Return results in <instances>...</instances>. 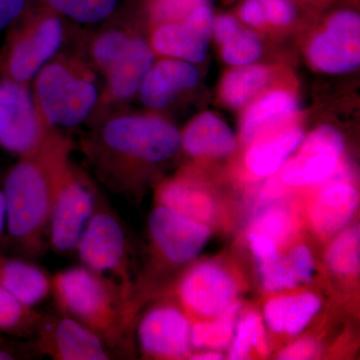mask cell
I'll use <instances>...</instances> for the list:
<instances>
[{
  "instance_id": "1",
  "label": "cell",
  "mask_w": 360,
  "mask_h": 360,
  "mask_svg": "<svg viewBox=\"0 0 360 360\" xmlns=\"http://www.w3.org/2000/svg\"><path fill=\"white\" fill-rule=\"evenodd\" d=\"M70 151V142L49 134L39 148L20 156L4 181L9 243L30 257L44 251Z\"/></svg>"
},
{
  "instance_id": "2",
  "label": "cell",
  "mask_w": 360,
  "mask_h": 360,
  "mask_svg": "<svg viewBox=\"0 0 360 360\" xmlns=\"http://www.w3.org/2000/svg\"><path fill=\"white\" fill-rule=\"evenodd\" d=\"M181 136L174 125L151 116H120L87 142V155L104 186L113 193L130 188L135 163L155 165L176 153Z\"/></svg>"
},
{
  "instance_id": "3",
  "label": "cell",
  "mask_w": 360,
  "mask_h": 360,
  "mask_svg": "<svg viewBox=\"0 0 360 360\" xmlns=\"http://www.w3.org/2000/svg\"><path fill=\"white\" fill-rule=\"evenodd\" d=\"M51 292L59 312L96 333L111 354L116 352L130 321L117 284L86 267H71L51 277Z\"/></svg>"
},
{
  "instance_id": "4",
  "label": "cell",
  "mask_w": 360,
  "mask_h": 360,
  "mask_svg": "<svg viewBox=\"0 0 360 360\" xmlns=\"http://www.w3.org/2000/svg\"><path fill=\"white\" fill-rule=\"evenodd\" d=\"M34 89L35 103L49 127H77L98 99L92 80L61 63L45 65L35 77Z\"/></svg>"
},
{
  "instance_id": "5",
  "label": "cell",
  "mask_w": 360,
  "mask_h": 360,
  "mask_svg": "<svg viewBox=\"0 0 360 360\" xmlns=\"http://www.w3.org/2000/svg\"><path fill=\"white\" fill-rule=\"evenodd\" d=\"M84 267L108 277L122 290L129 307L127 241L122 222L110 206L97 198L96 208L77 248Z\"/></svg>"
},
{
  "instance_id": "6",
  "label": "cell",
  "mask_w": 360,
  "mask_h": 360,
  "mask_svg": "<svg viewBox=\"0 0 360 360\" xmlns=\"http://www.w3.org/2000/svg\"><path fill=\"white\" fill-rule=\"evenodd\" d=\"M98 195L91 184L68 165L52 207L49 226L51 248L58 253L77 250L96 208Z\"/></svg>"
},
{
  "instance_id": "7",
  "label": "cell",
  "mask_w": 360,
  "mask_h": 360,
  "mask_svg": "<svg viewBox=\"0 0 360 360\" xmlns=\"http://www.w3.org/2000/svg\"><path fill=\"white\" fill-rule=\"evenodd\" d=\"M47 124L25 84L0 82V146L20 156L32 153L49 136Z\"/></svg>"
},
{
  "instance_id": "8",
  "label": "cell",
  "mask_w": 360,
  "mask_h": 360,
  "mask_svg": "<svg viewBox=\"0 0 360 360\" xmlns=\"http://www.w3.org/2000/svg\"><path fill=\"white\" fill-rule=\"evenodd\" d=\"M34 335L37 350L53 359L108 360L113 356L96 333L61 312L42 315Z\"/></svg>"
},
{
  "instance_id": "9",
  "label": "cell",
  "mask_w": 360,
  "mask_h": 360,
  "mask_svg": "<svg viewBox=\"0 0 360 360\" xmlns=\"http://www.w3.org/2000/svg\"><path fill=\"white\" fill-rule=\"evenodd\" d=\"M149 232L161 259L174 265L191 262L210 238L206 225L161 205L149 217Z\"/></svg>"
},
{
  "instance_id": "10",
  "label": "cell",
  "mask_w": 360,
  "mask_h": 360,
  "mask_svg": "<svg viewBox=\"0 0 360 360\" xmlns=\"http://www.w3.org/2000/svg\"><path fill=\"white\" fill-rule=\"evenodd\" d=\"M63 39L60 20L45 18L14 37L6 60L8 79L26 84L56 53Z\"/></svg>"
},
{
  "instance_id": "11",
  "label": "cell",
  "mask_w": 360,
  "mask_h": 360,
  "mask_svg": "<svg viewBox=\"0 0 360 360\" xmlns=\"http://www.w3.org/2000/svg\"><path fill=\"white\" fill-rule=\"evenodd\" d=\"M359 39V16L352 11H340L329 20L326 32L312 40L309 60L328 73L354 70L360 63Z\"/></svg>"
},
{
  "instance_id": "12",
  "label": "cell",
  "mask_w": 360,
  "mask_h": 360,
  "mask_svg": "<svg viewBox=\"0 0 360 360\" xmlns=\"http://www.w3.org/2000/svg\"><path fill=\"white\" fill-rule=\"evenodd\" d=\"M343 148L345 141L340 132L322 127L311 132L303 141L300 153L286 162L281 179L291 186L321 181L335 169Z\"/></svg>"
},
{
  "instance_id": "13",
  "label": "cell",
  "mask_w": 360,
  "mask_h": 360,
  "mask_svg": "<svg viewBox=\"0 0 360 360\" xmlns=\"http://www.w3.org/2000/svg\"><path fill=\"white\" fill-rule=\"evenodd\" d=\"M191 324L174 307H158L141 319L139 343L144 354L160 359H179L191 350Z\"/></svg>"
},
{
  "instance_id": "14",
  "label": "cell",
  "mask_w": 360,
  "mask_h": 360,
  "mask_svg": "<svg viewBox=\"0 0 360 360\" xmlns=\"http://www.w3.org/2000/svg\"><path fill=\"white\" fill-rule=\"evenodd\" d=\"M182 302L198 314L215 316L229 309L236 295V283L226 271L213 264L189 270L179 290Z\"/></svg>"
},
{
  "instance_id": "15",
  "label": "cell",
  "mask_w": 360,
  "mask_h": 360,
  "mask_svg": "<svg viewBox=\"0 0 360 360\" xmlns=\"http://www.w3.org/2000/svg\"><path fill=\"white\" fill-rule=\"evenodd\" d=\"M198 82V71L179 59H165L150 68L141 87L142 103L160 110L174 101L179 92L193 89Z\"/></svg>"
},
{
  "instance_id": "16",
  "label": "cell",
  "mask_w": 360,
  "mask_h": 360,
  "mask_svg": "<svg viewBox=\"0 0 360 360\" xmlns=\"http://www.w3.org/2000/svg\"><path fill=\"white\" fill-rule=\"evenodd\" d=\"M151 47L141 39H130L122 53L108 68V94L113 101H124L141 89L153 65Z\"/></svg>"
},
{
  "instance_id": "17",
  "label": "cell",
  "mask_w": 360,
  "mask_h": 360,
  "mask_svg": "<svg viewBox=\"0 0 360 360\" xmlns=\"http://www.w3.org/2000/svg\"><path fill=\"white\" fill-rule=\"evenodd\" d=\"M0 284L20 302L33 307L51 292V277L37 264L0 253Z\"/></svg>"
},
{
  "instance_id": "18",
  "label": "cell",
  "mask_w": 360,
  "mask_h": 360,
  "mask_svg": "<svg viewBox=\"0 0 360 360\" xmlns=\"http://www.w3.org/2000/svg\"><path fill=\"white\" fill-rule=\"evenodd\" d=\"M186 153L195 156H224L236 148L229 125L212 113H203L187 127L181 137Z\"/></svg>"
},
{
  "instance_id": "19",
  "label": "cell",
  "mask_w": 360,
  "mask_h": 360,
  "mask_svg": "<svg viewBox=\"0 0 360 360\" xmlns=\"http://www.w3.org/2000/svg\"><path fill=\"white\" fill-rule=\"evenodd\" d=\"M359 196L354 187L336 184L319 195L310 212L314 227L319 233H335L348 224L356 212Z\"/></svg>"
},
{
  "instance_id": "20",
  "label": "cell",
  "mask_w": 360,
  "mask_h": 360,
  "mask_svg": "<svg viewBox=\"0 0 360 360\" xmlns=\"http://www.w3.org/2000/svg\"><path fill=\"white\" fill-rule=\"evenodd\" d=\"M321 307V300L312 293L279 296L265 307V321L272 331L297 335Z\"/></svg>"
},
{
  "instance_id": "21",
  "label": "cell",
  "mask_w": 360,
  "mask_h": 360,
  "mask_svg": "<svg viewBox=\"0 0 360 360\" xmlns=\"http://www.w3.org/2000/svg\"><path fill=\"white\" fill-rule=\"evenodd\" d=\"M210 39L186 23L161 25L153 37V49L168 58L186 63H201L205 58Z\"/></svg>"
},
{
  "instance_id": "22",
  "label": "cell",
  "mask_w": 360,
  "mask_h": 360,
  "mask_svg": "<svg viewBox=\"0 0 360 360\" xmlns=\"http://www.w3.org/2000/svg\"><path fill=\"white\" fill-rule=\"evenodd\" d=\"M297 110V103L290 94L283 91L270 92L253 104L243 122V139L255 141L271 127L283 122Z\"/></svg>"
},
{
  "instance_id": "23",
  "label": "cell",
  "mask_w": 360,
  "mask_h": 360,
  "mask_svg": "<svg viewBox=\"0 0 360 360\" xmlns=\"http://www.w3.org/2000/svg\"><path fill=\"white\" fill-rule=\"evenodd\" d=\"M303 141L302 130L288 129L255 144L246 155V165L258 176L274 174Z\"/></svg>"
},
{
  "instance_id": "24",
  "label": "cell",
  "mask_w": 360,
  "mask_h": 360,
  "mask_svg": "<svg viewBox=\"0 0 360 360\" xmlns=\"http://www.w3.org/2000/svg\"><path fill=\"white\" fill-rule=\"evenodd\" d=\"M158 200L161 205L198 222L210 219L213 213L210 198L180 182H170L161 187Z\"/></svg>"
},
{
  "instance_id": "25",
  "label": "cell",
  "mask_w": 360,
  "mask_h": 360,
  "mask_svg": "<svg viewBox=\"0 0 360 360\" xmlns=\"http://www.w3.org/2000/svg\"><path fill=\"white\" fill-rule=\"evenodd\" d=\"M41 317L0 284V333L30 338L34 335Z\"/></svg>"
},
{
  "instance_id": "26",
  "label": "cell",
  "mask_w": 360,
  "mask_h": 360,
  "mask_svg": "<svg viewBox=\"0 0 360 360\" xmlns=\"http://www.w3.org/2000/svg\"><path fill=\"white\" fill-rule=\"evenodd\" d=\"M269 77V70L260 66H250L232 71L222 84V99L231 106L243 105L264 86Z\"/></svg>"
},
{
  "instance_id": "27",
  "label": "cell",
  "mask_w": 360,
  "mask_h": 360,
  "mask_svg": "<svg viewBox=\"0 0 360 360\" xmlns=\"http://www.w3.org/2000/svg\"><path fill=\"white\" fill-rule=\"evenodd\" d=\"M238 310V305L232 303L214 321L195 324L191 328V343L198 348L219 349L226 347L233 338Z\"/></svg>"
},
{
  "instance_id": "28",
  "label": "cell",
  "mask_w": 360,
  "mask_h": 360,
  "mask_svg": "<svg viewBox=\"0 0 360 360\" xmlns=\"http://www.w3.org/2000/svg\"><path fill=\"white\" fill-rule=\"evenodd\" d=\"M328 264L333 271L342 276L359 274L360 264V231L352 227L343 231L333 241L328 253Z\"/></svg>"
},
{
  "instance_id": "29",
  "label": "cell",
  "mask_w": 360,
  "mask_h": 360,
  "mask_svg": "<svg viewBox=\"0 0 360 360\" xmlns=\"http://www.w3.org/2000/svg\"><path fill=\"white\" fill-rule=\"evenodd\" d=\"M52 8L72 20L96 23L112 13L117 0H47Z\"/></svg>"
},
{
  "instance_id": "30",
  "label": "cell",
  "mask_w": 360,
  "mask_h": 360,
  "mask_svg": "<svg viewBox=\"0 0 360 360\" xmlns=\"http://www.w3.org/2000/svg\"><path fill=\"white\" fill-rule=\"evenodd\" d=\"M222 45V56L231 65H250L262 54L259 39L252 32L241 28Z\"/></svg>"
},
{
  "instance_id": "31",
  "label": "cell",
  "mask_w": 360,
  "mask_h": 360,
  "mask_svg": "<svg viewBox=\"0 0 360 360\" xmlns=\"http://www.w3.org/2000/svg\"><path fill=\"white\" fill-rule=\"evenodd\" d=\"M259 271L266 290L279 291L302 283L288 257H281V255L267 262H259Z\"/></svg>"
},
{
  "instance_id": "32",
  "label": "cell",
  "mask_w": 360,
  "mask_h": 360,
  "mask_svg": "<svg viewBox=\"0 0 360 360\" xmlns=\"http://www.w3.org/2000/svg\"><path fill=\"white\" fill-rule=\"evenodd\" d=\"M264 333L262 319L257 314H252L246 316L238 326L229 359L232 360L248 359L253 347H258L262 352L266 349Z\"/></svg>"
},
{
  "instance_id": "33",
  "label": "cell",
  "mask_w": 360,
  "mask_h": 360,
  "mask_svg": "<svg viewBox=\"0 0 360 360\" xmlns=\"http://www.w3.org/2000/svg\"><path fill=\"white\" fill-rule=\"evenodd\" d=\"M129 39L127 34L116 30L99 35L92 47V56L97 66L106 72L124 51Z\"/></svg>"
},
{
  "instance_id": "34",
  "label": "cell",
  "mask_w": 360,
  "mask_h": 360,
  "mask_svg": "<svg viewBox=\"0 0 360 360\" xmlns=\"http://www.w3.org/2000/svg\"><path fill=\"white\" fill-rule=\"evenodd\" d=\"M205 4H208L207 0H160L155 7V18L165 25L176 23Z\"/></svg>"
},
{
  "instance_id": "35",
  "label": "cell",
  "mask_w": 360,
  "mask_h": 360,
  "mask_svg": "<svg viewBox=\"0 0 360 360\" xmlns=\"http://www.w3.org/2000/svg\"><path fill=\"white\" fill-rule=\"evenodd\" d=\"M288 231V219L283 212H267L259 220L257 225V233L264 234L271 238L274 243L285 238Z\"/></svg>"
},
{
  "instance_id": "36",
  "label": "cell",
  "mask_w": 360,
  "mask_h": 360,
  "mask_svg": "<svg viewBox=\"0 0 360 360\" xmlns=\"http://www.w3.org/2000/svg\"><path fill=\"white\" fill-rule=\"evenodd\" d=\"M266 20L274 25H285L293 20L295 9L288 0H260Z\"/></svg>"
},
{
  "instance_id": "37",
  "label": "cell",
  "mask_w": 360,
  "mask_h": 360,
  "mask_svg": "<svg viewBox=\"0 0 360 360\" xmlns=\"http://www.w3.org/2000/svg\"><path fill=\"white\" fill-rule=\"evenodd\" d=\"M288 257L302 283H309L314 271V260L309 248L304 245L297 246L291 250Z\"/></svg>"
},
{
  "instance_id": "38",
  "label": "cell",
  "mask_w": 360,
  "mask_h": 360,
  "mask_svg": "<svg viewBox=\"0 0 360 360\" xmlns=\"http://www.w3.org/2000/svg\"><path fill=\"white\" fill-rule=\"evenodd\" d=\"M250 240L258 264L272 259L279 255L276 243L264 234L252 232L250 236Z\"/></svg>"
},
{
  "instance_id": "39",
  "label": "cell",
  "mask_w": 360,
  "mask_h": 360,
  "mask_svg": "<svg viewBox=\"0 0 360 360\" xmlns=\"http://www.w3.org/2000/svg\"><path fill=\"white\" fill-rule=\"evenodd\" d=\"M319 347L316 342L310 340H302L293 343L279 355V359L302 360L311 359L316 356Z\"/></svg>"
},
{
  "instance_id": "40",
  "label": "cell",
  "mask_w": 360,
  "mask_h": 360,
  "mask_svg": "<svg viewBox=\"0 0 360 360\" xmlns=\"http://www.w3.org/2000/svg\"><path fill=\"white\" fill-rule=\"evenodd\" d=\"M241 20L248 25L259 27L266 21L264 6L260 0H248L240 9Z\"/></svg>"
},
{
  "instance_id": "41",
  "label": "cell",
  "mask_w": 360,
  "mask_h": 360,
  "mask_svg": "<svg viewBox=\"0 0 360 360\" xmlns=\"http://www.w3.org/2000/svg\"><path fill=\"white\" fill-rule=\"evenodd\" d=\"M25 4L26 0H0V32L20 15Z\"/></svg>"
},
{
  "instance_id": "42",
  "label": "cell",
  "mask_w": 360,
  "mask_h": 360,
  "mask_svg": "<svg viewBox=\"0 0 360 360\" xmlns=\"http://www.w3.org/2000/svg\"><path fill=\"white\" fill-rule=\"evenodd\" d=\"M240 30L238 21L231 15L220 16L217 22H214L215 37L219 44H224L232 35L236 34Z\"/></svg>"
},
{
  "instance_id": "43",
  "label": "cell",
  "mask_w": 360,
  "mask_h": 360,
  "mask_svg": "<svg viewBox=\"0 0 360 360\" xmlns=\"http://www.w3.org/2000/svg\"><path fill=\"white\" fill-rule=\"evenodd\" d=\"M13 359H15V354H14L13 348H9L4 340L0 338V360Z\"/></svg>"
},
{
  "instance_id": "44",
  "label": "cell",
  "mask_w": 360,
  "mask_h": 360,
  "mask_svg": "<svg viewBox=\"0 0 360 360\" xmlns=\"http://www.w3.org/2000/svg\"><path fill=\"white\" fill-rule=\"evenodd\" d=\"M193 359H200V360H217V359H221L222 355L219 354H215V352H206V354L194 355Z\"/></svg>"
}]
</instances>
